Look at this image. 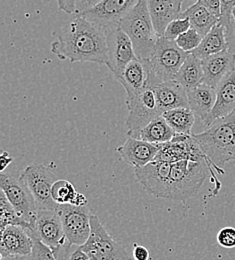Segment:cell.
I'll list each match as a JSON object with an SVG mask.
<instances>
[{
	"label": "cell",
	"instance_id": "1",
	"mask_svg": "<svg viewBox=\"0 0 235 260\" xmlns=\"http://www.w3.org/2000/svg\"><path fill=\"white\" fill-rule=\"evenodd\" d=\"M56 35V39L51 44V52L60 60L99 65L107 63L105 32L100 26L84 17L76 14Z\"/></svg>",
	"mask_w": 235,
	"mask_h": 260
},
{
	"label": "cell",
	"instance_id": "2",
	"mask_svg": "<svg viewBox=\"0 0 235 260\" xmlns=\"http://www.w3.org/2000/svg\"><path fill=\"white\" fill-rule=\"evenodd\" d=\"M208 162L224 174V165L235 160V110L229 115L216 119L207 129L193 134Z\"/></svg>",
	"mask_w": 235,
	"mask_h": 260
},
{
	"label": "cell",
	"instance_id": "3",
	"mask_svg": "<svg viewBox=\"0 0 235 260\" xmlns=\"http://www.w3.org/2000/svg\"><path fill=\"white\" fill-rule=\"evenodd\" d=\"M209 174L216 183L214 195L217 194L220 189V183L217 181L212 166L207 159L202 161L182 160L172 163L167 199L184 201L192 197L198 192Z\"/></svg>",
	"mask_w": 235,
	"mask_h": 260
},
{
	"label": "cell",
	"instance_id": "4",
	"mask_svg": "<svg viewBox=\"0 0 235 260\" xmlns=\"http://www.w3.org/2000/svg\"><path fill=\"white\" fill-rule=\"evenodd\" d=\"M188 55L189 53L180 49L175 41L159 36L149 59L143 60L147 70L146 86L174 80Z\"/></svg>",
	"mask_w": 235,
	"mask_h": 260
},
{
	"label": "cell",
	"instance_id": "5",
	"mask_svg": "<svg viewBox=\"0 0 235 260\" xmlns=\"http://www.w3.org/2000/svg\"><path fill=\"white\" fill-rule=\"evenodd\" d=\"M120 28L132 41L137 58L149 59L159 36L152 23L147 0H138L132 10L121 20Z\"/></svg>",
	"mask_w": 235,
	"mask_h": 260
},
{
	"label": "cell",
	"instance_id": "6",
	"mask_svg": "<svg viewBox=\"0 0 235 260\" xmlns=\"http://www.w3.org/2000/svg\"><path fill=\"white\" fill-rule=\"evenodd\" d=\"M127 136L140 139V133L152 120L162 115L153 90L145 86L132 98L126 99Z\"/></svg>",
	"mask_w": 235,
	"mask_h": 260
},
{
	"label": "cell",
	"instance_id": "7",
	"mask_svg": "<svg viewBox=\"0 0 235 260\" xmlns=\"http://www.w3.org/2000/svg\"><path fill=\"white\" fill-rule=\"evenodd\" d=\"M90 224L89 238L81 245L89 260H131L125 248L103 226L97 215H91Z\"/></svg>",
	"mask_w": 235,
	"mask_h": 260
},
{
	"label": "cell",
	"instance_id": "8",
	"mask_svg": "<svg viewBox=\"0 0 235 260\" xmlns=\"http://www.w3.org/2000/svg\"><path fill=\"white\" fill-rule=\"evenodd\" d=\"M20 177L33 196L37 209L57 210L58 204L53 200L51 190L58 179L49 166L41 163L30 164L20 173Z\"/></svg>",
	"mask_w": 235,
	"mask_h": 260
},
{
	"label": "cell",
	"instance_id": "9",
	"mask_svg": "<svg viewBox=\"0 0 235 260\" xmlns=\"http://www.w3.org/2000/svg\"><path fill=\"white\" fill-rule=\"evenodd\" d=\"M0 187L18 215L30 224L33 230L35 215L38 209L33 196L21 179L20 174H5L1 172Z\"/></svg>",
	"mask_w": 235,
	"mask_h": 260
},
{
	"label": "cell",
	"instance_id": "10",
	"mask_svg": "<svg viewBox=\"0 0 235 260\" xmlns=\"http://www.w3.org/2000/svg\"><path fill=\"white\" fill-rule=\"evenodd\" d=\"M57 212L60 215L64 234L68 241L75 246L83 245L89 238L90 209L87 205L75 206L72 204H58Z\"/></svg>",
	"mask_w": 235,
	"mask_h": 260
},
{
	"label": "cell",
	"instance_id": "11",
	"mask_svg": "<svg viewBox=\"0 0 235 260\" xmlns=\"http://www.w3.org/2000/svg\"><path fill=\"white\" fill-rule=\"evenodd\" d=\"M107 41V67L115 78L119 77L125 67L137 58L132 41L120 26L104 29Z\"/></svg>",
	"mask_w": 235,
	"mask_h": 260
},
{
	"label": "cell",
	"instance_id": "12",
	"mask_svg": "<svg viewBox=\"0 0 235 260\" xmlns=\"http://www.w3.org/2000/svg\"><path fill=\"white\" fill-rule=\"evenodd\" d=\"M137 2L138 0H100L94 6L77 14L104 30L120 26L121 20L132 10Z\"/></svg>",
	"mask_w": 235,
	"mask_h": 260
},
{
	"label": "cell",
	"instance_id": "13",
	"mask_svg": "<svg viewBox=\"0 0 235 260\" xmlns=\"http://www.w3.org/2000/svg\"><path fill=\"white\" fill-rule=\"evenodd\" d=\"M204 159L207 158L193 134H176L170 141L159 144V151L154 160L175 163L182 160L202 161Z\"/></svg>",
	"mask_w": 235,
	"mask_h": 260
},
{
	"label": "cell",
	"instance_id": "14",
	"mask_svg": "<svg viewBox=\"0 0 235 260\" xmlns=\"http://www.w3.org/2000/svg\"><path fill=\"white\" fill-rule=\"evenodd\" d=\"M171 165L172 163L154 160L145 166L136 167L135 177L150 194L168 198Z\"/></svg>",
	"mask_w": 235,
	"mask_h": 260
},
{
	"label": "cell",
	"instance_id": "15",
	"mask_svg": "<svg viewBox=\"0 0 235 260\" xmlns=\"http://www.w3.org/2000/svg\"><path fill=\"white\" fill-rule=\"evenodd\" d=\"M31 235L50 247H58L68 240L57 210L38 209Z\"/></svg>",
	"mask_w": 235,
	"mask_h": 260
},
{
	"label": "cell",
	"instance_id": "16",
	"mask_svg": "<svg viewBox=\"0 0 235 260\" xmlns=\"http://www.w3.org/2000/svg\"><path fill=\"white\" fill-rule=\"evenodd\" d=\"M0 233L1 257L31 255L33 249V237L28 229L18 225H8Z\"/></svg>",
	"mask_w": 235,
	"mask_h": 260
},
{
	"label": "cell",
	"instance_id": "17",
	"mask_svg": "<svg viewBox=\"0 0 235 260\" xmlns=\"http://www.w3.org/2000/svg\"><path fill=\"white\" fill-rule=\"evenodd\" d=\"M116 151L123 161L136 168L154 161L159 151V144H153L141 139L128 137L124 144L119 146Z\"/></svg>",
	"mask_w": 235,
	"mask_h": 260
},
{
	"label": "cell",
	"instance_id": "18",
	"mask_svg": "<svg viewBox=\"0 0 235 260\" xmlns=\"http://www.w3.org/2000/svg\"><path fill=\"white\" fill-rule=\"evenodd\" d=\"M235 110V68L231 70L216 87V102L204 124L210 126L216 119L223 118Z\"/></svg>",
	"mask_w": 235,
	"mask_h": 260
},
{
	"label": "cell",
	"instance_id": "19",
	"mask_svg": "<svg viewBox=\"0 0 235 260\" xmlns=\"http://www.w3.org/2000/svg\"><path fill=\"white\" fill-rule=\"evenodd\" d=\"M203 84L216 88L220 81L235 68V56L228 50L211 55L202 60Z\"/></svg>",
	"mask_w": 235,
	"mask_h": 260
},
{
	"label": "cell",
	"instance_id": "20",
	"mask_svg": "<svg viewBox=\"0 0 235 260\" xmlns=\"http://www.w3.org/2000/svg\"><path fill=\"white\" fill-rule=\"evenodd\" d=\"M147 87L153 90L162 114L176 108H189L186 90L175 80L155 83Z\"/></svg>",
	"mask_w": 235,
	"mask_h": 260
},
{
	"label": "cell",
	"instance_id": "21",
	"mask_svg": "<svg viewBox=\"0 0 235 260\" xmlns=\"http://www.w3.org/2000/svg\"><path fill=\"white\" fill-rule=\"evenodd\" d=\"M183 0H147L152 23L158 36H163L168 24L179 18Z\"/></svg>",
	"mask_w": 235,
	"mask_h": 260
},
{
	"label": "cell",
	"instance_id": "22",
	"mask_svg": "<svg viewBox=\"0 0 235 260\" xmlns=\"http://www.w3.org/2000/svg\"><path fill=\"white\" fill-rule=\"evenodd\" d=\"M187 98L189 108L200 117L203 124H205L216 102V88L202 83L187 91Z\"/></svg>",
	"mask_w": 235,
	"mask_h": 260
},
{
	"label": "cell",
	"instance_id": "23",
	"mask_svg": "<svg viewBox=\"0 0 235 260\" xmlns=\"http://www.w3.org/2000/svg\"><path fill=\"white\" fill-rule=\"evenodd\" d=\"M116 79L125 89L126 99L133 98L146 86L147 70L144 61L136 58L125 67Z\"/></svg>",
	"mask_w": 235,
	"mask_h": 260
},
{
	"label": "cell",
	"instance_id": "24",
	"mask_svg": "<svg viewBox=\"0 0 235 260\" xmlns=\"http://www.w3.org/2000/svg\"><path fill=\"white\" fill-rule=\"evenodd\" d=\"M225 50H227L225 27L217 24L203 37L200 45L191 54L203 60Z\"/></svg>",
	"mask_w": 235,
	"mask_h": 260
},
{
	"label": "cell",
	"instance_id": "25",
	"mask_svg": "<svg viewBox=\"0 0 235 260\" xmlns=\"http://www.w3.org/2000/svg\"><path fill=\"white\" fill-rule=\"evenodd\" d=\"M181 17H186L190 21L191 28L204 37L215 25L219 22V17L211 13L202 4L195 2L189 6L184 12L181 13Z\"/></svg>",
	"mask_w": 235,
	"mask_h": 260
},
{
	"label": "cell",
	"instance_id": "26",
	"mask_svg": "<svg viewBox=\"0 0 235 260\" xmlns=\"http://www.w3.org/2000/svg\"><path fill=\"white\" fill-rule=\"evenodd\" d=\"M203 78V68L202 60L189 53L184 63L176 73L174 80L179 83L186 92L192 90L202 84Z\"/></svg>",
	"mask_w": 235,
	"mask_h": 260
},
{
	"label": "cell",
	"instance_id": "27",
	"mask_svg": "<svg viewBox=\"0 0 235 260\" xmlns=\"http://www.w3.org/2000/svg\"><path fill=\"white\" fill-rule=\"evenodd\" d=\"M33 237V249L30 255V260H69V257L75 245H72L66 240L58 247H50L44 244L38 238Z\"/></svg>",
	"mask_w": 235,
	"mask_h": 260
},
{
	"label": "cell",
	"instance_id": "28",
	"mask_svg": "<svg viewBox=\"0 0 235 260\" xmlns=\"http://www.w3.org/2000/svg\"><path fill=\"white\" fill-rule=\"evenodd\" d=\"M162 116L176 134L192 135L191 130L195 122V114L190 108H176L165 111Z\"/></svg>",
	"mask_w": 235,
	"mask_h": 260
},
{
	"label": "cell",
	"instance_id": "29",
	"mask_svg": "<svg viewBox=\"0 0 235 260\" xmlns=\"http://www.w3.org/2000/svg\"><path fill=\"white\" fill-rule=\"evenodd\" d=\"M176 133L172 129L165 118L161 115L152 120L140 133V139L153 143L163 144L170 141Z\"/></svg>",
	"mask_w": 235,
	"mask_h": 260
},
{
	"label": "cell",
	"instance_id": "30",
	"mask_svg": "<svg viewBox=\"0 0 235 260\" xmlns=\"http://www.w3.org/2000/svg\"><path fill=\"white\" fill-rule=\"evenodd\" d=\"M8 225H18L32 231V228L25 220H23L16 210L13 208L7 197L1 191L0 194V232L3 231Z\"/></svg>",
	"mask_w": 235,
	"mask_h": 260
},
{
	"label": "cell",
	"instance_id": "31",
	"mask_svg": "<svg viewBox=\"0 0 235 260\" xmlns=\"http://www.w3.org/2000/svg\"><path fill=\"white\" fill-rule=\"evenodd\" d=\"M51 194L57 204H73L78 192L71 182L59 179L53 184Z\"/></svg>",
	"mask_w": 235,
	"mask_h": 260
},
{
	"label": "cell",
	"instance_id": "32",
	"mask_svg": "<svg viewBox=\"0 0 235 260\" xmlns=\"http://www.w3.org/2000/svg\"><path fill=\"white\" fill-rule=\"evenodd\" d=\"M202 37L196 30L190 28L186 32L181 34L177 37L175 40L177 46L182 49L183 51L187 53H191L193 50H195L202 43Z\"/></svg>",
	"mask_w": 235,
	"mask_h": 260
},
{
	"label": "cell",
	"instance_id": "33",
	"mask_svg": "<svg viewBox=\"0 0 235 260\" xmlns=\"http://www.w3.org/2000/svg\"><path fill=\"white\" fill-rule=\"evenodd\" d=\"M190 28H191V25H190L189 19L186 18V17H181L180 16L179 18L171 21L168 24L163 36L169 40L175 41L178 36L186 32Z\"/></svg>",
	"mask_w": 235,
	"mask_h": 260
},
{
	"label": "cell",
	"instance_id": "34",
	"mask_svg": "<svg viewBox=\"0 0 235 260\" xmlns=\"http://www.w3.org/2000/svg\"><path fill=\"white\" fill-rule=\"evenodd\" d=\"M235 0H220V19L218 24L226 27L233 19Z\"/></svg>",
	"mask_w": 235,
	"mask_h": 260
},
{
	"label": "cell",
	"instance_id": "35",
	"mask_svg": "<svg viewBox=\"0 0 235 260\" xmlns=\"http://www.w3.org/2000/svg\"><path fill=\"white\" fill-rule=\"evenodd\" d=\"M217 242L224 248H234L235 228H222L217 234Z\"/></svg>",
	"mask_w": 235,
	"mask_h": 260
},
{
	"label": "cell",
	"instance_id": "36",
	"mask_svg": "<svg viewBox=\"0 0 235 260\" xmlns=\"http://www.w3.org/2000/svg\"><path fill=\"white\" fill-rule=\"evenodd\" d=\"M225 38L227 43V50L235 56V19L225 27Z\"/></svg>",
	"mask_w": 235,
	"mask_h": 260
},
{
	"label": "cell",
	"instance_id": "37",
	"mask_svg": "<svg viewBox=\"0 0 235 260\" xmlns=\"http://www.w3.org/2000/svg\"><path fill=\"white\" fill-rule=\"evenodd\" d=\"M58 10H62L68 14L77 13V0H57Z\"/></svg>",
	"mask_w": 235,
	"mask_h": 260
},
{
	"label": "cell",
	"instance_id": "38",
	"mask_svg": "<svg viewBox=\"0 0 235 260\" xmlns=\"http://www.w3.org/2000/svg\"><path fill=\"white\" fill-rule=\"evenodd\" d=\"M220 18V0H194Z\"/></svg>",
	"mask_w": 235,
	"mask_h": 260
},
{
	"label": "cell",
	"instance_id": "39",
	"mask_svg": "<svg viewBox=\"0 0 235 260\" xmlns=\"http://www.w3.org/2000/svg\"><path fill=\"white\" fill-rule=\"evenodd\" d=\"M133 258L135 260H150V254L146 247L135 243L133 244Z\"/></svg>",
	"mask_w": 235,
	"mask_h": 260
},
{
	"label": "cell",
	"instance_id": "40",
	"mask_svg": "<svg viewBox=\"0 0 235 260\" xmlns=\"http://www.w3.org/2000/svg\"><path fill=\"white\" fill-rule=\"evenodd\" d=\"M100 0H77V13H80V12L94 6Z\"/></svg>",
	"mask_w": 235,
	"mask_h": 260
},
{
	"label": "cell",
	"instance_id": "41",
	"mask_svg": "<svg viewBox=\"0 0 235 260\" xmlns=\"http://www.w3.org/2000/svg\"><path fill=\"white\" fill-rule=\"evenodd\" d=\"M69 260H89L88 255L83 251L81 246H76L71 253Z\"/></svg>",
	"mask_w": 235,
	"mask_h": 260
},
{
	"label": "cell",
	"instance_id": "42",
	"mask_svg": "<svg viewBox=\"0 0 235 260\" xmlns=\"http://www.w3.org/2000/svg\"><path fill=\"white\" fill-rule=\"evenodd\" d=\"M13 161V158L9 156V153L7 151H3L0 155V171L3 172L4 169Z\"/></svg>",
	"mask_w": 235,
	"mask_h": 260
},
{
	"label": "cell",
	"instance_id": "43",
	"mask_svg": "<svg viewBox=\"0 0 235 260\" xmlns=\"http://www.w3.org/2000/svg\"><path fill=\"white\" fill-rule=\"evenodd\" d=\"M1 260H30V256H20V257H1Z\"/></svg>",
	"mask_w": 235,
	"mask_h": 260
},
{
	"label": "cell",
	"instance_id": "44",
	"mask_svg": "<svg viewBox=\"0 0 235 260\" xmlns=\"http://www.w3.org/2000/svg\"><path fill=\"white\" fill-rule=\"evenodd\" d=\"M233 18L235 19V7L234 9H233Z\"/></svg>",
	"mask_w": 235,
	"mask_h": 260
}]
</instances>
